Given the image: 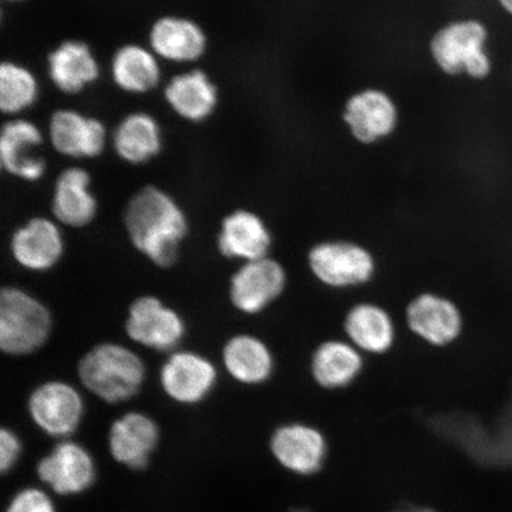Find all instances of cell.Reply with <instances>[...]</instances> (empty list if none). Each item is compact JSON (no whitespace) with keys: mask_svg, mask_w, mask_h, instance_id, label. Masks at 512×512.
I'll return each mask as SVG.
<instances>
[{"mask_svg":"<svg viewBox=\"0 0 512 512\" xmlns=\"http://www.w3.org/2000/svg\"><path fill=\"white\" fill-rule=\"evenodd\" d=\"M125 226L134 247L159 267L175 264L189 228L174 198L153 185L140 189L128 202Z\"/></svg>","mask_w":512,"mask_h":512,"instance_id":"cell-1","label":"cell"},{"mask_svg":"<svg viewBox=\"0 0 512 512\" xmlns=\"http://www.w3.org/2000/svg\"><path fill=\"white\" fill-rule=\"evenodd\" d=\"M489 41L490 29L482 19L456 18L433 32L428 55L441 74L483 82L494 72Z\"/></svg>","mask_w":512,"mask_h":512,"instance_id":"cell-2","label":"cell"},{"mask_svg":"<svg viewBox=\"0 0 512 512\" xmlns=\"http://www.w3.org/2000/svg\"><path fill=\"white\" fill-rule=\"evenodd\" d=\"M78 371L83 386L111 405L134 398L142 389L146 374L140 357L115 343L99 344L88 351Z\"/></svg>","mask_w":512,"mask_h":512,"instance_id":"cell-3","label":"cell"},{"mask_svg":"<svg viewBox=\"0 0 512 512\" xmlns=\"http://www.w3.org/2000/svg\"><path fill=\"white\" fill-rule=\"evenodd\" d=\"M53 319L46 306L16 287L0 294V348L11 356H25L47 343Z\"/></svg>","mask_w":512,"mask_h":512,"instance_id":"cell-4","label":"cell"},{"mask_svg":"<svg viewBox=\"0 0 512 512\" xmlns=\"http://www.w3.org/2000/svg\"><path fill=\"white\" fill-rule=\"evenodd\" d=\"M341 118L355 143L374 146L386 142L399 130L401 112L398 101L386 89L368 86L345 99Z\"/></svg>","mask_w":512,"mask_h":512,"instance_id":"cell-5","label":"cell"},{"mask_svg":"<svg viewBox=\"0 0 512 512\" xmlns=\"http://www.w3.org/2000/svg\"><path fill=\"white\" fill-rule=\"evenodd\" d=\"M313 275L330 287L344 288L367 283L375 261L366 248L347 241L322 242L309 253Z\"/></svg>","mask_w":512,"mask_h":512,"instance_id":"cell-6","label":"cell"},{"mask_svg":"<svg viewBox=\"0 0 512 512\" xmlns=\"http://www.w3.org/2000/svg\"><path fill=\"white\" fill-rule=\"evenodd\" d=\"M125 329L132 341L157 351L176 348L185 335L181 316L152 296L134 300L128 310Z\"/></svg>","mask_w":512,"mask_h":512,"instance_id":"cell-7","label":"cell"},{"mask_svg":"<svg viewBox=\"0 0 512 512\" xmlns=\"http://www.w3.org/2000/svg\"><path fill=\"white\" fill-rule=\"evenodd\" d=\"M85 405L70 384L50 381L41 384L29 398V413L35 424L51 437H68L80 425Z\"/></svg>","mask_w":512,"mask_h":512,"instance_id":"cell-8","label":"cell"},{"mask_svg":"<svg viewBox=\"0 0 512 512\" xmlns=\"http://www.w3.org/2000/svg\"><path fill=\"white\" fill-rule=\"evenodd\" d=\"M43 144V133L32 121L10 120L0 133V165L9 175L23 181H40L47 170L41 153Z\"/></svg>","mask_w":512,"mask_h":512,"instance_id":"cell-9","label":"cell"},{"mask_svg":"<svg viewBox=\"0 0 512 512\" xmlns=\"http://www.w3.org/2000/svg\"><path fill=\"white\" fill-rule=\"evenodd\" d=\"M286 286L284 267L273 259L248 261L230 280L233 305L247 315H256L280 297Z\"/></svg>","mask_w":512,"mask_h":512,"instance_id":"cell-10","label":"cell"},{"mask_svg":"<svg viewBox=\"0 0 512 512\" xmlns=\"http://www.w3.org/2000/svg\"><path fill=\"white\" fill-rule=\"evenodd\" d=\"M216 380L214 364L190 351L175 352L160 371L164 392L183 405H194L206 399L215 387Z\"/></svg>","mask_w":512,"mask_h":512,"instance_id":"cell-11","label":"cell"},{"mask_svg":"<svg viewBox=\"0 0 512 512\" xmlns=\"http://www.w3.org/2000/svg\"><path fill=\"white\" fill-rule=\"evenodd\" d=\"M48 134L54 150L69 158L99 157L107 144L105 125L74 110H59L51 115Z\"/></svg>","mask_w":512,"mask_h":512,"instance_id":"cell-12","label":"cell"},{"mask_svg":"<svg viewBox=\"0 0 512 512\" xmlns=\"http://www.w3.org/2000/svg\"><path fill=\"white\" fill-rule=\"evenodd\" d=\"M37 475L57 494H80L95 478L94 462L81 445L63 441L37 464Z\"/></svg>","mask_w":512,"mask_h":512,"instance_id":"cell-13","label":"cell"},{"mask_svg":"<svg viewBox=\"0 0 512 512\" xmlns=\"http://www.w3.org/2000/svg\"><path fill=\"white\" fill-rule=\"evenodd\" d=\"M407 323L416 336L435 347H445L459 337L463 318L451 300L433 293L420 294L407 309Z\"/></svg>","mask_w":512,"mask_h":512,"instance_id":"cell-14","label":"cell"},{"mask_svg":"<svg viewBox=\"0 0 512 512\" xmlns=\"http://www.w3.org/2000/svg\"><path fill=\"white\" fill-rule=\"evenodd\" d=\"M150 49L160 60L192 63L202 59L208 48L206 32L192 19L165 16L153 23Z\"/></svg>","mask_w":512,"mask_h":512,"instance_id":"cell-15","label":"cell"},{"mask_svg":"<svg viewBox=\"0 0 512 512\" xmlns=\"http://www.w3.org/2000/svg\"><path fill=\"white\" fill-rule=\"evenodd\" d=\"M108 441L118 463L142 471L149 466L150 456L158 445V426L143 413H127L114 421Z\"/></svg>","mask_w":512,"mask_h":512,"instance_id":"cell-16","label":"cell"},{"mask_svg":"<svg viewBox=\"0 0 512 512\" xmlns=\"http://www.w3.org/2000/svg\"><path fill=\"white\" fill-rule=\"evenodd\" d=\"M11 253L27 270L46 272L60 261L64 243L61 230L53 221L35 217L12 235Z\"/></svg>","mask_w":512,"mask_h":512,"instance_id":"cell-17","label":"cell"},{"mask_svg":"<svg viewBox=\"0 0 512 512\" xmlns=\"http://www.w3.org/2000/svg\"><path fill=\"white\" fill-rule=\"evenodd\" d=\"M272 236L266 223L254 211L239 209L224 217L219 239V251L228 259L248 261L265 258L270 251Z\"/></svg>","mask_w":512,"mask_h":512,"instance_id":"cell-18","label":"cell"},{"mask_svg":"<svg viewBox=\"0 0 512 512\" xmlns=\"http://www.w3.org/2000/svg\"><path fill=\"white\" fill-rule=\"evenodd\" d=\"M271 448L278 462L298 475H312L323 465L326 443L316 428L292 424L278 428Z\"/></svg>","mask_w":512,"mask_h":512,"instance_id":"cell-19","label":"cell"},{"mask_svg":"<svg viewBox=\"0 0 512 512\" xmlns=\"http://www.w3.org/2000/svg\"><path fill=\"white\" fill-rule=\"evenodd\" d=\"M49 78L64 94H79L99 79L100 66L88 44L64 41L48 56Z\"/></svg>","mask_w":512,"mask_h":512,"instance_id":"cell-20","label":"cell"},{"mask_svg":"<svg viewBox=\"0 0 512 512\" xmlns=\"http://www.w3.org/2000/svg\"><path fill=\"white\" fill-rule=\"evenodd\" d=\"M164 98L178 117L202 123L215 112L219 92L203 70L194 69L172 78L164 89Z\"/></svg>","mask_w":512,"mask_h":512,"instance_id":"cell-21","label":"cell"},{"mask_svg":"<svg viewBox=\"0 0 512 512\" xmlns=\"http://www.w3.org/2000/svg\"><path fill=\"white\" fill-rule=\"evenodd\" d=\"M53 214L68 227L88 226L98 213V202L91 191V176L78 166L61 172L56 179L53 195Z\"/></svg>","mask_w":512,"mask_h":512,"instance_id":"cell-22","label":"cell"},{"mask_svg":"<svg viewBox=\"0 0 512 512\" xmlns=\"http://www.w3.org/2000/svg\"><path fill=\"white\" fill-rule=\"evenodd\" d=\"M115 153L133 165L150 162L162 150V130L151 114L134 112L126 115L112 137Z\"/></svg>","mask_w":512,"mask_h":512,"instance_id":"cell-23","label":"cell"},{"mask_svg":"<svg viewBox=\"0 0 512 512\" xmlns=\"http://www.w3.org/2000/svg\"><path fill=\"white\" fill-rule=\"evenodd\" d=\"M158 57L151 49L139 44H126L112 57V79L121 91L146 94L157 88L162 78Z\"/></svg>","mask_w":512,"mask_h":512,"instance_id":"cell-24","label":"cell"},{"mask_svg":"<svg viewBox=\"0 0 512 512\" xmlns=\"http://www.w3.org/2000/svg\"><path fill=\"white\" fill-rule=\"evenodd\" d=\"M223 363L234 380L251 386L270 379L274 367L271 350L251 335L229 339L224 345Z\"/></svg>","mask_w":512,"mask_h":512,"instance_id":"cell-25","label":"cell"},{"mask_svg":"<svg viewBox=\"0 0 512 512\" xmlns=\"http://www.w3.org/2000/svg\"><path fill=\"white\" fill-rule=\"evenodd\" d=\"M344 329L352 345L370 354H383L394 343L393 320L379 305L362 303L352 307Z\"/></svg>","mask_w":512,"mask_h":512,"instance_id":"cell-26","label":"cell"},{"mask_svg":"<svg viewBox=\"0 0 512 512\" xmlns=\"http://www.w3.org/2000/svg\"><path fill=\"white\" fill-rule=\"evenodd\" d=\"M362 367V356L355 345L342 341L320 344L312 358L313 377L326 389L349 386L360 375Z\"/></svg>","mask_w":512,"mask_h":512,"instance_id":"cell-27","label":"cell"},{"mask_svg":"<svg viewBox=\"0 0 512 512\" xmlns=\"http://www.w3.org/2000/svg\"><path fill=\"white\" fill-rule=\"evenodd\" d=\"M40 85L31 70L6 61L0 66V110L9 115L23 113L36 104Z\"/></svg>","mask_w":512,"mask_h":512,"instance_id":"cell-28","label":"cell"},{"mask_svg":"<svg viewBox=\"0 0 512 512\" xmlns=\"http://www.w3.org/2000/svg\"><path fill=\"white\" fill-rule=\"evenodd\" d=\"M6 512H56V509L46 492L25 489L12 499Z\"/></svg>","mask_w":512,"mask_h":512,"instance_id":"cell-29","label":"cell"},{"mask_svg":"<svg viewBox=\"0 0 512 512\" xmlns=\"http://www.w3.org/2000/svg\"><path fill=\"white\" fill-rule=\"evenodd\" d=\"M21 452L22 444L17 434L8 428H2V432H0V470L3 473L10 471L17 463Z\"/></svg>","mask_w":512,"mask_h":512,"instance_id":"cell-30","label":"cell"},{"mask_svg":"<svg viewBox=\"0 0 512 512\" xmlns=\"http://www.w3.org/2000/svg\"><path fill=\"white\" fill-rule=\"evenodd\" d=\"M499 8L512 18V0H497Z\"/></svg>","mask_w":512,"mask_h":512,"instance_id":"cell-31","label":"cell"},{"mask_svg":"<svg viewBox=\"0 0 512 512\" xmlns=\"http://www.w3.org/2000/svg\"><path fill=\"white\" fill-rule=\"evenodd\" d=\"M407 512H437V511L430 509V508H416L414 510L407 511Z\"/></svg>","mask_w":512,"mask_h":512,"instance_id":"cell-32","label":"cell"},{"mask_svg":"<svg viewBox=\"0 0 512 512\" xmlns=\"http://www.w3.org/2000/svg\"><path fill=\"white\" fill-rule=\"evenodd\" d=\"M5 2L18 3V2H23V0H5Z\"/></svg>","mask_w":512,"mask_h":512,"instance_id":"cell-33","label":"cell"},{"mask_svg":"<svg viewBox=\"0 0 512 512\" xmlns=\"http://www.w3.org/2000/svg\"><path fill=\"white\" fill-rule=\"evenodd\" d=\"M396 512H403V511H396Z\"/></svg>","mask_w":512,"mask_h":512,"instance_id":"cell-34","label":"cell"},{"mask_svg":"<svg viewBox=\"0 0 512 512\" xmlns=\"http://www.w3.org/2000/svg\"><path fill=\"white\" fill-rule=\"evenodd\" d=\"M511 76H512V73H511Z\"/></svg>","mask_w":512,"mask_h":512,"instance_id":"cell-35","label":"cell"}]
</instances>
